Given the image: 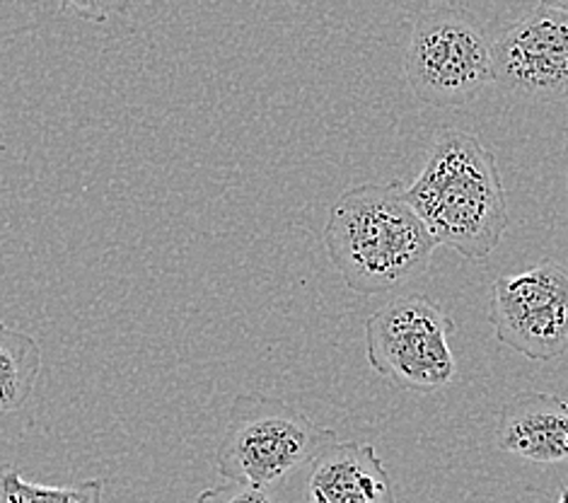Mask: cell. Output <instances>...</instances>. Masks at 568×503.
Here are the masks:
<instances>
[{
	"mask_svg": "<svg viewBox=\"0 0 568 503\" xmlns=\"http://www.w3.org/2000/svg\"><path fill=\"white\" fill-rule=\"evenodd\" d=\"M310 503H397V489L371 443H336L313 462Z\"/></svg>",
	"mask_w": 568,
	"mask_h": 503,
	"instance_id": "obj_9",
	"label": "cell"
},
{
	"mask_svg": "<svg viewBox=\"0 0 568 503\" xmlns=\"http://www.w3.org/2000/svg\"><path fill=\"white\" fill-rule=\"evenodd\" d=\"M404 68L418 102L448 110L479 98L494 83L491 42L465 10L428 8L414 24Z\"/></svg>",
	"mask_w": 568,
	"mask_h": 503,
	"instance_id": "obj_4",
	"label": "cell"
},
{
	"mask_svg": "<svg viewBox=\"0 0 568 503\" xmlns=\"http://www.w3.org/2000/svg\"><path fill=\"white\" fill-rule=\"evenodd\" d=\"M102 489V480L51 486L27 482L18 467L0 470V503H100Z\"/></svg>",
	"mask_w": 568,
	"mask_h": 503,
	"instance_id": "obj_11",
	"label": "cell"
},
{
	"mask_svg": "<svg viewBox=\"0 0 568 503\" xmlns=\"http://www.w3.org/2000/svg\"><path fill=\"white\" fill-rule=\"evenodd\" d=\"M498 447L535 465L568 460V402L551 392H520L498 416Z\"/></svg>",
	"mask_w": 568,
	"mask_h": 503,
	"instance_id": "obj_8",
	"label": "cell"
},
{
	"mask_svg": "<svg viewBox=\"0 0 568 503\" xmlns=\"http://www.w3.org/2000/svg\"><path fill=\"white\" fill-rule=\"evenodd\" d=\"M455 320L438 301L402 295L365 320V356L392 385L436 392L457 373L450 336Z\"/></svg>",
	"mask_w": 568,
	"mask_h": 503,
	"instance_id": "obj_5",
	"label": "cell"
},
{
	"mask_svg": "<svg viewBox=\"0 0 568 503\" xmlns=\"http://www.w3.org/2000/svg\"><path fill=\"white\" fill-rule=\"evenodd\" d=\"M489 322L496 339L530 361L559 359L568 349V274L542 262L500 276L491 289Z\"/></svg>",
	"mask_w": 568,
	"mask_h": 503,
	"instance_id": "obj_6",
	"label": "cell"
},
{
	"mask_svg": "<svg viewBox=\"0 0 568 503\" xmlns=\"http://www.w3.org/2000/svg\"><path fill=\"white\" fill-rule=\"evenodd\" d=\"M42 375V349L34 339L0 322V412H18L30 402Z\"/></svg>",
	"mask_w": 568,
	"mask_h": 503,
	"instance_id": "obj_10",
	"label": "cell"
},
{
	"mask_svg": "<svg viewBox=\"0 0 568 503\" xmlns=\"http://www.w3.org/2000/svg\"><path fill=\"white\" fill-rule=\"evenodd\" d=\"M336 443V431L315 424L276 394L240 392L215 451V467L225 482L268 492Z\"/></svg>",
	"mask_w": 568,
	"mask_h": 503,
	"instance_id": "obj_3",
	"label": "cell"
},
{
	"mask_svg": "<svg viewBox=\"0 0 568 503\" xmlns=\"http://www.w3.org/2000/svg\"><path fill=\"white\" fill-rule=\"evenodd\" d=\"M194 503H274V499L264 489L225 482L221 486H211L206 492H201Z\"/></svg>",
	"mask_w": 568,
	"mask_h": 503,
	"instance_id": "obj_12",
	"label": "cell"
},
{
	"mask_svg": "<svg viewBox=\"0 0 568 503\" xmlns=\"http://www.w3.org/2000/svg\"><path fill=\"white\" fill-rule=\"evenodd\" d=\"M494 80L532 102L568 100V3H539L491 44Z\"/></svg>",
	"mask_w": 568,
	"mask_h": 503,
	"instance_id": "obj_7",
	"label": "cell"
},
{
	"mask_svg": "<svg viewBox=\"0 0 568 503\" xmlns=\"http://www.w3.org/2000/svg\"><path fill=\"white\" fill-rule=\"evenodd\" d=\"M407 201L438 244L486 260L504 240L510 213L494 153L475 133L440 129Z\"/></svg>",
	"mask_w": 568,
	"mask_h": 503,
	"instance_id": "obj_1",
	"label": "cell"
},
{
	"mask_svg": "<svg viewBox=\"0 0 568 503\" xmlns=\"http://www.w3.org/2000/svg\"><path fill=\"white\" fill-rule=\"evenodd\" d=\"M559 503H568V486H566V489H561V494H559Z\"/></svg>",
	"mask_w": 568,
	"mask_h": 503,
	"instance_id": "obj_13",
	"label": "cell"
},
{
	"mask_svg": "<svg viewBox=\"0 0 568 503\" xmlns=\"http://www.w3.org/2000/svg\"><path fill=\"white\" fill-rule=\"evenodd\" d=\"M322 240L342 281L363 295L422 276L438 248L402 182L348 189L332 203Z\"/></svg>",
	"mask_w": 568,
	"mask_h": 503,
	"instance_id": "obj_2",
	"label": "cell"
}]
</instances>
